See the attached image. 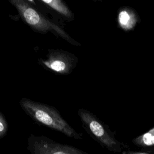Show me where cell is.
<instances>
[{
  "mask_svg": "<svg viewBox=\"0 0 154 154\" xmlns=\"http://www.w3.org/2000/svg\"><path fill=\"white\" fill-rule=\"evenodd\" d=\"M134 144L142 147L154 146V128L133 140Z\"/></svg>",
  "mask_w": 154,
  "mask_h": 154,
  "instance_id": "7",
  "label": "cell"
},
{
  "mask_svg": "<svg viewBox=\"0 0 154 154\" xmlns=\"http://www.w3.org/2000/svg\"><path fill=\"white\" fill-rule=\"evenodd\" d=\"M19 104L24 112L35 122L57 131L69 138L75 140L82 138V134L78 133L53 106L26 97L20 99Z\"/></svg>",
  "mask_w": 154,
  "mask_h": 154,
  "instance_id": "2",
  "label": "cell"
},
{
  "mask_svg": "<svg viewBox=\"0 0 154 154\" xmlns=\"http://www.w3.org/2000/svg\"><path fill=\"white\" fill-rule=\"evenodd\" d=\"M84 128L102 146L114 152L122 151L120 144L105 129L103 125L90 111L79 108L78 111Z\"/></svg>",
  "mask_w": 154,
  "mask_h": 154,
  "instance_id": "3",
  "label": "cell"
},
{
  "mask_svg": "<svg viewBox=\"0 0 154 154\" xmlns=\"http://www.w3.org/2000/svg\"><path fill=\"white\" fill-rule=\"evenodd\" d=\"M78 57L61 49H49L45 58L38 59V64L45 69L58 75H70L76 67Z\"/></svg>",
  "mask_w": 154,
  "mask_h": 154,
  "instance_id": "4",
  "label": "cell"
},
{
  "mask_svg": "<svg viewBox=\"0 0 154 154\" xmlns=\"http://www.w3.org/2000/svg\"><path fill=\"white\" fill-rule=\"evenodd\" d=\"M35 2L38 5L46 8L52 14H55L60 19L67 22H71L75 19V14L62 0H37Z\"/></svg>",
  "mask_w": 154,
  "mask_h": 154,
  "instance_id": "6",
  "label": "cell"
},
{
  "mask_svg": "<svg viewBox=\"0 0 154 154\" xmlns=\"http://www.w3.org/2000/svg\"><path fill=\"white\" fill-rule=\"evenodd\" d=\"M28 149L31 154H88L72 146L57 143L44 136L30 135Z\"/></svg>",
  "mask_w": 154,
  "mask_h": 154,
  "instance_id": "5",
  "label": "cell"
},
{
  "mask_svg": "<svg viewBox=\"0 0 154 154\" xmlns=\"http://www.w3.org/2000/svg\"><path fill=\"white\" fill-rule=\"evenodd\" d=\"M8 1L16 8L22 21L34 31L43 34L51 32L57 37L62 38L73 46H81V44L73 38L61 26L44 14L34 4L33 1L9 0Z\"/></svg>",
  "mask_w": 154,
  "mask_h": 154,
  "instance_id": "1",
  "label": "cell"
},
{
  "mask_svg": "<svg viewBox=\"0 0 154 154\" xmlns=\"http://www.w3.org/2000/svg\"><path fill=\"white\" fill-rule=\"evenodd\" d=\"M122 154H154V153H149L146 152H136V151H124V152H122Z\"/></svg>",
  "mask_w": 154,
  "mask_h": 154,
  "instance_id": "10",
  "label": "cell"
},
{
  "mask_svg": "<svg viewBox=\"0 0 154 154\" xmlns=\"http://www.w3.org/2000/svg\"><path fill=\"white\" fill-rule=\"evenodd\" d=\"M119 22L121 24V25L122 26L125 27V26H128L129 21L131 19V17H130L129 13L126 11L123 10L119 14Z\"/></svg>",
  "mask_w": 154,
  "mask_h": 154,
  "instance_id": "9",
  "label": "cell"
},
{
  "mask_svg": "<svg viewBox=\"0 0 154 154\" xmlns=\"http://www.w3.org/2000/svg\"><path fill=\"white\" fill-rule=\"evenodd\" d=\"M8 128L7 120L1 111H0V138L4 137L7 133Z\"/></svg>",
  "mask_w": 154,
  "mask_h": 154,
  "instance_id": "8",
  "label": "cell"
}]
</instances>
